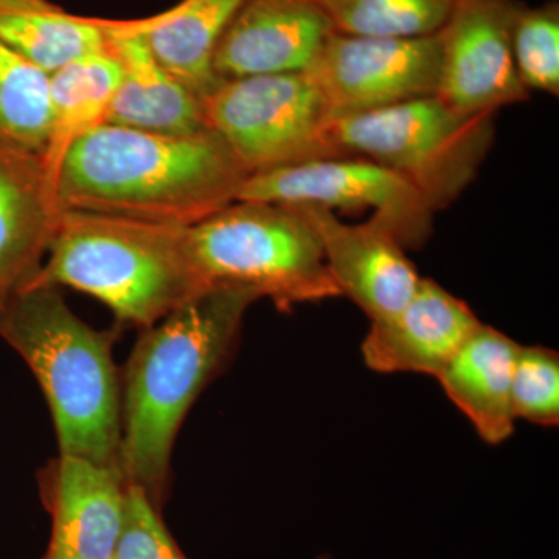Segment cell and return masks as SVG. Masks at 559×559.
Returning <instances> with one entry per match:
<instances>
[{
	"instance_id": "obj_4",
	"label": "cell",
	"mask_w": 559,
	"mask_h": 559,
	"mask_svg": "<svg viewBox=\"0 0 559 559\" xmlns=\"http://www.w3.org/2000/svg\"><path fill=\"white\" fill-rule=\"evenodd\" d=\"M31 286H69L103 301L123 325L150 329L210 288L187 227L61 210Z\"/></svg>"
},
{
	"instance_id": "obj_6",
	"label": "cell",
	"mask_w": 559,
	"mask_h": 559,
	"mask_svg": "<svg viewBox=\"0 0 559 559\" xmlns=\"http://www.w3.org/2000/svg\"><path fill=\"white\" fill-rule=\"evenodd\" d=\"M496 114H462L439 95L331 121L344 156L366 157L417 191L430 212L450 207L479 175Z\"/></svg>"
},
{
	"instance_id": "obj_24",
	"label": "cell",
	"mask_w": 559,
	"mask_h": 559,
	"mask_svg": "<svg viewBox=\"0 0 559 559\" xmlns=\"http://www.w3.org/2000/svg\"><path fill=\"white\" fill-rule=\"evenodd\" d=\"M511 403L516 419L554 428L559 423V356L547 347L518 349Z\"/></svg>"
},
{
	"instance_id": "obj_23",
	"label": "cell",
	"mask_w": 559,
	"mask_h": 559,
	"mask_svg": "<svg viewBox=\"0 0 559 559\" xmlns=\"http://www.w3.org/2000/svg\"><path fill=\"white\" fill-rule=\"evenodd\" d=\"M514 68L522 86L559 95V3H521L511 32Z\"/></svg>"
},
{
	"instance_id": "obj_7",
	"label": "cell",
	"mask_w": 559,
	"mask_h": 559,
	"mask_svg": "<svg viewBox=\"0 0 559 559\" xmlns=\"http://www.w3.org/2000/svg\"><path fill=\"white\" fill-rule=\"evenodd\" d=\"M201 103L209 130L227 143L249 176L344 156L307 72L223 80Z\"/></svg>"
},
{
	"instance_id": "obj_1",
	"label": "cell",
	"mask_w": 559,
	"mask_h": 559,
	"mask_svg": "<svg viewBox=\"0 0 559 559\" xmlns=\"http://www.w3.org/2000/svg\"><path fill=\"white\" fill-rule=\"evenodd\" d=\"M261 297L241 286H210L135 342L121 382L120 468L128 487L164 510L171 452L194 401L237 348L242 320Z\"/></svg>"
},
{
	"instance_id": "obj_19",
	"label": "cell",
	"mask_w": 559,
	"mask_h": 559,
	"mask_svg": "<svg viewBox=\"0 0 559 559\" xmlns=\"http://www.w3.org/2000/svg\"><path fill=\"white\" fill-rule=\"evenodd\" d=\"M120 80V61L110 49L109 39L105 49L76 58L50 73L49 138L40 160L53 193L69 150L87 132L106 123Z\"/></svg>"
},
{
	"instance_id": "obj_8",
	"label": "cell",
	"mask_w": 559,
	"mask_h": 559,
	"mask_svg": "<svg viewBox=\"0 0 559 559\" xmlns=\"http://www.w3.org/2000/svg\"><path fill=\"white\" fill-rule=\"evenodd\" d=\"M237 201L373 210L406 250L421 248L432 234L433 213L417 191L366 157H325L250 175Z\"/></svg>"
},
{
	"instance_id": "obj_15",
	"label": "cell",
	"mask_w": 559,
	"mask_h": 559,
	"mask_svg": "<svg viewBox=\"0 0 559 559\" xmlns=\"http://www.w3.org/2000/svg\"><path fill=\"white\" fill-rule=\"evenodd\" d=\"M60 213L39 154L0 146V307L38 275Z\"/></svg>"
},
{
	"instance_id": "obj_17",
	"label": "cell",
	"mask_w": 559,
	"mask_h": 559,
	"mask_svg": "<svg viewBox=\"0 0 559 559\" xmlns=\"http://www.w3.org/2000/svg\"><path fill=\"white\" fill-rule=\"evenodd\" d=\"M518 349V342L480 323L437 377L448 399L489 444L503 443L514 432L511 390Z\"/></svg>"
},
{
	"instance_id": "obj_10",
	"label": "cell",
	"mask_w": 559,
	"mask_h": 559,
	"mask_svg": "<svg viewBox=\"0 0 559 559\" xmlns=\"http://www.w3.org/2000/svg\"><path fill=\"white\" fill-rule=\"evenodd\" d=\"M522 2L455 0L437 33L440 80L437 94L462 114L498 112L527 102L514 68L511 32Z\"/></svg>"
},
{
	"instance_id": "obj_16",
	"label": "cell",
	"mask_w": 559,
	"mask_h": 559,
	"mask_svg": "<svg viewBox=\"0 0 559 559\" xmlns=\"http://www.w3.org/2000/svg\"><path fill=\"white\" fill-rule=\"evenodd\" d=\"M103 24L121 66L106 123L173 135L209 130L200 98L154 60L145 39L121 27L120 21Z\"/></svg>"
},
{
	"instance_id": "obj_18",
	"label": "cell",
	"mask_w": 559,
	"mask_h": 559,
	"mask_svg": "<svg viewBox=\"0 0 559 559\" xmlns=\"http://www.w3.org/2000/svg\"><path fill=\"white\" fill-rule=\"evenodd\" d=\"M242 0H180L145 20L120 21L145 39L154 60L200 100L221 83L213 69L216 46Z\"/></svg>"
},
{
	"instance_id": "obj_2",
	"label": "cell",
	"mask_w": 559,
	"mask_h": 559,
	"mask_svg": "<svg viewBox=\"0 0 559 559\" xmlns=\"http://www.w3.org/2000/svg\"><path fill=\"white\" fill-rule=\"evenodd\" d=\"M248 178L213 131L173 135L105 123L69 150L55 193L60 210L189 227L237 201Z\"/></svg>"
},
{
	"instance_id": "obj_20",
	"label": "cell",
	"mask_w": 559,
	"mask_h": 559,
	"mask_svg": "<svg viewBox=\"0 0 559 559\" xmlns=\"http://www.w3.org/2000/svg\"><path fill=\"white\" fill-rule=\"evenodd\" d=\"M0 43L53 73L108 46L103 20L75 16L51 0H0Z\"/></svg>"
},
{
	"instance_id": "obj_13",
	"label": "cell",
	"mask_w": 559,
	"mask_h": 559,
	"mask_svg": "<svg viewBox=\"0 0 559 559\" xmlns=\"http://www.w3.org/2000/svg\"><path fill=\"white\" fill-rule=\"evenodd\" d=\"M334 33L314 0H242L213 69L219 80L307 72Z\"/></svg>"
},
{
	"instance_id": "obj_9",
	"label": "cell",
	"mask_w": 559,
	"mask_h": 559,
	"mask_svg": "<svg viewBox=\"0 0 559 559\" xmlns=\"http://www.w3.org/2000/svg\"><path fill=\"white\" fill-rule=\"evenodd\" d=\"M307 73L331 120L417 100L439 90V38L334 33Z\"/></svg>"
},
{
	"instance_id": "obj_22",
	"label": "cell",
	"mask_w": 559,
	"mask_h": 559,
	"mask_svg": "<svg viewBox=\"0 0 559 559\" xmlns=\"http://www.w3.org/2000/svg\"><path fill=\"white\" fill-rule=\"evenodd\" d=\"M336 33L373 38L437 35L455 0H314Z\"/></svg>"
},
{
	"instance_id": "obj_3",
	"label": "cell",
	"mask_w": 559,
	"mask_h": 559,
	"mask_svg": "<svg viewBox=\"0 0 559 559\" xmlns=\"http://www.w3.org/2000/svg\"><path fill=\"white\" fill-rule=\"evenodd\" d=\"M0 337L20 353L38 380L60 454L120 468L116 333L83 322L55 286H28L0 307Z\"/></svg>"
},
{
	"instance_id": "obj_14",
	"label": "cell",
	"mask_w": 559,
	"mask_h": 559,
	"mask_svg": "<svg viewBox=\"0 0 559 559\" xmlns=\"http://www.w3.org/2000/svg\"><path fill=\"white\" fill-rule=\"evenodd\" d=\"M479 325L465 301L421 277L403 310L371 322L360 352L366 366L378 373L437 378Z\"/></svg>"
},
{
	"instance_id": "obj_21",
	"label": "cell",
	"mask_w": 559,
	"mask_h": 559,
	"mask_svg": "<svg viewBox=\"0 0 559 559\" xmlns=\"http://www.w3.org/2000/svg\"><path fill=\"white\" fill-rule=\"evenodd\" d=\"M49 124L50 73L0 43V146L40 156Z\"/></svg>"
},
{
	"instance_id": "obj_12",
	"label": "cell",
	"mask_w": 559,
	"mask_h": 559,
	"mask_svg": "<svg viewBox=\"0 0 559 559\" xmlns=\"http://www.w3.org/2000/svg\"><path fill=\"white\" fill-rule=\"evenodd\" d=\"M38 485L51 518L40 559H114L128 491L120 468L60 454L39 471Z\"/></svg>"
},
{
	"instance_id": "obj_11",
	"label": "cell",
	"mask_w": 559,
	"mask_h": 559,
	"mask_svg": "<svg viewBox=\"0 0 559 559\" xmlns=\"http://www.w3.org/2000/svg\"><path fill=\"white\" fill-rule=\"evenodd\" d=\"M322 246L331 277L371 322L403 310L419 285L417 267L380 216L360 224L344 223L333 210L301 205Z\"/></svg>"
},
{
	"instance_id": "obj_25",
	"label": "cell",
	"mask_w": 559,
	"mask_h": 559,
	"mask_svg": "<svg viewBox=\"0 0 559 559\" xmlns=\"http://www.w3.org/2000/svg\"><path fill=\"white\" fill-rule=\"evenodd\" d=\"M114 559H189L142 489L128 487L123 528Z\"/></svg>"
},
{
	"instance_id": "obj_5",
	"label": "cell",
	"mask_w": 559,
	"mask_h": 559,
	"mask_svg": "<svg viewBox=\"0 0 559 559\" xmlns=\"http://www.w3.org/2000/svg\"><path fill=\"white\" fill-rule=\"evenodd\" d=\"M207 286H241L288 311L341 296L322 246L299 209L235 201L187 227Z\"/></svg>"
}]
</instances>
